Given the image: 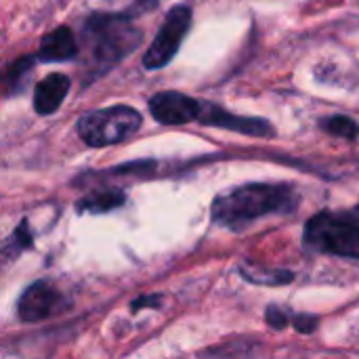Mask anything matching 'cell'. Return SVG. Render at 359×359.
I'll return each instance as SVG.
<instances>
[{
  "mask_svg": "<svg viewBox=\"0 0 359 359\" xmlns=\"http://www.w3.org/2000/svg\"><path fill=\"white\" fill-rule=\"evenodd\" d=\"M69 90V78L65 74H48L42 78L34 93V107L40 116L55 114Z\"/></svg>",
  "mask_w": 359,
  "mask_h": 359,
  "instance_id": "cell-9",
  "label": "cell"
},
{
  "mask_svg": "<svg viewBox=\"0 0 359 359\" xmlns=\"http://www.w3.org/2000/svg\"><path fill=\"white\" fill-rule=\"evenodd\" d=\"M242 276L252 282V284H261V286H284L290 284L294 280L292 271H280V269H267L263 265H255V263H246L240 267Z\"/></svg>",
  "mask_w": 359,
  "mask_h": 359,
  "instance_id": "cell-12",
  "label": "cell"
},
{
  "mask_svg": "<svg viewBox=\"0 0 359 359\" xmlns=\"http://www.w3.org/2000/svg\"><path fill=\"white\" fill-rule=\"evenodd\" d=\"M322 128L334 137H341V139H358L359 137V124L355 120H351L349 116H330V118H324L322 120Z\"/></svg>",
  "mask_w": 359,
  "mask_h": 359,
  "instance_id": "cell-14",
  "label": "cell"
},
{
  "mask_svg": "<svg viewBox=\"0 0 359 359\" xmlns=\"http://www.w3.org/2000/svg\"><path fill=\"white\" fill-rule=\"evenodd\" d=\"M198 120L206 126H219V128H227V130L250 135V137H271L273 135V126L267 120L236 116V114L225 111L210 103H202Z\"/></svg>",
  "mask_w": 359,
  "mask_h": 359,
  "instance_id": "cell-8",
  "label": "cell"
},
{
  "mask_svg": "<svg viewBox=\"0 0 359 359\" xmlns=\"http://www.w3.org/2000/svg\"><path fill=\"white\" fill-rule=\"evenodd\" d=\"M299 196L290 185L282 183H248L236 187L212 202V219L225 227L240 229L267 215L292 212Z\"/></svg>",
  "mask_w": 359,
  "mask_h": 359,
  "instance_id": "cell-1",
  "label": "cell"
},
{
  "mask_svg": "<svg viewBox=\"0 0 359 359\" xmlns=\"http://www.w3.org/2000/svg\"><path fill=\"white\" fill-rule=\"evenodd\" d=\"M78 53V44L74 38V32L65 25L48 32L42 40H40V48H38V59L40 61H67L72 57H76Z\"/></svg>",
  "mask_w": 359,
  "mask_h": 359,
  "instance_id": "cell-10",
  "label": "cell"
},
{
  "mask_svg": "<svg viewBox=\"0 0 359 359\" xmlns=\"http://www.w3.org/2000/svg\"><path fill=\"white\" fill-rule=\"evenodd\" d=\"M191 25V8L189 6H175L168 17L164 19L160 32L156 34L151 46L143 55V65L147 69H160L172 61L177 55L183 38L187 36Z\"/></svg>",
  "mask_w": 359,
  "mask_h": 359,
  "instance_id": "cell-5",
  "label": "cell"
},
{
  "mask_svg": "<svg viewBox=\"0 0 359 359\" xmlns=\"http://www.w3.org/2000/svg\"><path fill=\"white\" fill-rule=\"evenodd\" d=\"M158 6V0H137V4L133 8H128L124 15L128 19H133V15H139L141 11H149V8H156Z\"/></svg>",
  "mask_w": 359,
  "mask_h": 359,
  "instance_id": "cell-18",
  "label": "cell"
},
{
  "mask_svg": "<svg viewBox=\"0 0 359 359\" xmlns=\"http://www.w3.org/2000/svg\"><path fill=\"white\" fill-rule=\"evenodd\" d=\"M61 305L59 290L46 280H38L27 286L17 303V313L21 322H42L50 318Z\"/></svg>",
  "mask_w": 359,
  "mask_h": 359,
  "instance_id": "cell-7",
  "label": "cell"
},
{
  "mask_svg": "<svg viewBox=\"0 0 359 359\" xmlns=\"http://www.w3.org/2000/svg\"><path fill=\"white\" fill-rule=\"evenodd\" d=\"M86 40L95 61L101 65H111L130 55L143 42V34L124 13L93 15L86 21Z\"/></svg>",
  "mask_w": 359,
  "mask_h": 359,
  "instance_id": "cell-3",
  "label": "cell"
},
{
  "mask_svg": "<svg viewBox=\"0 0 359 359\" xmlns=\"http://www.w3.org/2000/svg\"><path fill=\"white\" fill-rule=\"evenodd\" d=\"M124 202H126V196L122 189H103V191H93L88 196H84L78 202V210L90 212V215H101V212L120 208Z\"/></svg>",
  "mask_w": 359,
  "mask_h": 359,
  "instance_id": "cell-11",
  "label": "cell"
},
{
  "mask_svg": "<svg viewBox=\"0 0 359 359\" xmlns=\"http://www.w3.org/2000/svg\"><path fill=\"white\" fill-rule=\"evenodd\" d=\"M200 107H202L200 101H196L183 93H177V90H162L149 99L151 116L160 124H168V126H179V124L198 120Z\"/></svg>",
  "mask_w": 359,
  "mask_h": 359,
  "instance_id": "cell-6",
  "label": "cell"
},
{
  "mask_svg": "<svg viewBox=\"0 0 359 359\" xmlns=\"http://www.w3.org/2000/svg\"><path fill=\"white\" fill-rule=\"evenodd\" d=\"M294 328L303 334H309L318 328V318H311V316H294L292 320Z\"/></svg>",
  "mask_w": 359,
  "mask_h": 359,
  "instance_id": "cell-17",
  "label": "cell"
},
{
  "mask_svg": "<svg viewBox=\"0 0 359 359\" xmlns=\"http://www.w3.org/2000/svg\"><path fill=\"white\" fill-rule=\"evenodd\" d=\"M265 320H267V324L271 326V328H276V330H282V328H286L288 326V316L282 311V309H278V307H269L267 309V313H265Z\"/></svg>",
  "mask_w": 359,
  "mask_h": 359,
  "instance_id": "cell-16",
  "label": "cell"
},
{
  "mask_svg": "<svg viewBox=\"0 0 359 359\" xmlns=\"http://www.w3.org/2000/svg\"><path fill=\"white\" fill-rule=\"evenodd\" d=\"M141 305H160V297H145V299H139L133 303V309L137 311Z\"/></svg>",
  "mask_w": 359,
  "mask_h": 359,
  "instance_id": "cell-19",
  "label": "cell"
},
{
  "mask_svg": "<svg viewBox=\"0 0 359 359\" xmlns=\"http://www.w3.org/2000/svg\"><path fill=\"white\" fill-rule=\"evenodd\" d=\"M32 65H34L32 57H21V59L13 61L6 72H0V86H6L8 93L19 90L23 86V82L27 80Z\"/></svg>",
  "mask_w": 359,
  "mask_h": 359,
  "instance_id": "cell-13",
  "label": "cell"
},
{
  "mask_svg": "<svg viewBox=\"0 0 359 359\" xmlns=\"http://www.w3.org/2000/svg\"><path fill=\"white\" fill-rule=\"evenodd\" d=\"M29 244H32V238H29L27 227H25V223H23V225L15 231V236L11 238V244H8L6 248L0 250V269H2L4 265H8L11 261H15V259L19 257L21 250L29 248Z\"/></svg>",
  "mask_w": 359,
  "mask_h": 359,
  "instance_id": "cell-15",
  "label": "cell"
},
{
  "mask_svg": "<svg viewBox=\"0 0 359 359\" xmlns=\"http://www.w3.org/2000/svg\"><path fill=\"white\" fill-rule=\"evenodd\" d=\"M141 114L128 105H111L88 111L78 120V135L90 147L122 143L141 128Z\"/></svg>",
  "mask_w": 359,
  "mask_h": 359,
  "instance_id": "cell-4",
  "label": "cell"
},
{
  "mask_svg": "<svg viewBox=\"0 0 359 359\" xmlns=\"http://www.w3.org/2000/svg\"><path fill=\"white\" fill-rule=\"evenodd\" d=\"M305 244L318 252L359 259V206L311 217L305 225Z\"/></svg>",
  "mask_w": 359,
  "mask_h": 359,
  "instance_id": "cell-2",
  "label": "cell"
}]
</instances>
